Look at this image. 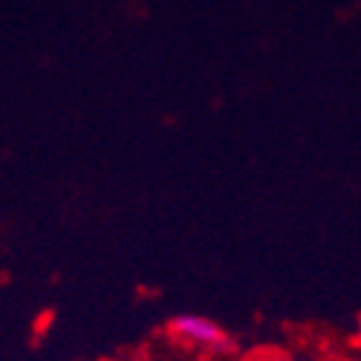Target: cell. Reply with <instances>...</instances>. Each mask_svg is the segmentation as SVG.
<instances>
[{
  "label": "cell",
  "mask_w": 361,
  "mask_h": 361,
  "mask_svg": "<svg viewBox=\"0 0 361 361\" xmlns=\"http://www.w3.org/2000/svg\"><path fill=\"white\" fill-rule=\"evenodd\" d=\"M355 333H358V341H361V315H358V324H355Z\"/></svg>",
  "instance_id": "cell-2"
},
{
  "label": "cell",
  "mask_w": 361,
  "mask_h": 361,
  "mask_svg": "<svg viewBox=\"0 0 361 361\" xmlns=\"http://www.w3.org/2000/svg\"><path fill=\"white\" fill-rule=\"evenodd\" d=\"M168 333L185 344H194V347H202V350H212V353H226L231 350V338L228 333L212 318L205 315H197V312H179L168 321Z\"/></svg>",
  "instance_id": "cell-1"
},
{
  "label": "cell",
  "mask_w": 361,
  "mask_h": 361,
  "mask_svg": "<svg viewBox=\"0 0 361 361\" xmlns=\"http://www.w3.org/2000/svg\"><path fill=\"white\" fill-rule=\"evenodd\" d=\"M355 361H361V358H355Z\"/></svg>",
  "instance_id": "cell-3"
}]
</instances>
